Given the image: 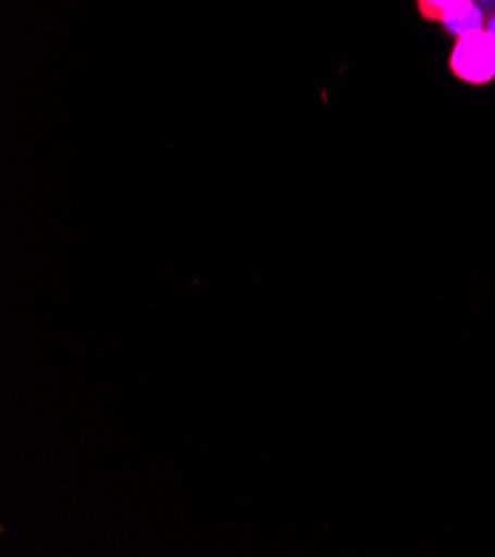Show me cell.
I'll return each instance as SVG.
<instances>
[{
	"label": "cell",
	"mask_w": 495,
	"mask_h": 557,
	"mask_svg": "<svg viewBox=\"0 0 495 557\" xmlns=\"http://www.w3.org/2000/svg\"><path fill=\"white\" fill-rule=\"evenodd\" d=\"M443 29L447 36L451 38H462L467 34H473V32H480L484 29V14H482V8L475 5V0H471L469 5H465L462 10H458L456 14H451L445 23H443Z\"/></svg>",
	"instance_id": "7a4b0ae2"
},
{
	"label": "cell",
	"mask_w": 495,
	"mask_h": 557,
	"mask_svg": "<svg viewBox=\"0 0 495 557\" xmlns=\"http://www.w3.org/2000/svg\"><path fill=\"white\" fill-rule=\"evenodd\" d=\"M469 3L471 0H416V8L426 23L443 25L451 14H456Z\"/></svg>",
	"instance_id": "3957f363"
},
{
	"label": "cell",
	"mask_w": 495,
	"mask_h": 557,
	"mask_svg": "<svg viewBox=\"0 0 495 557\" xmlns=\"http://www.w3.org/2000/svg\"><path fill=\"white\" fill-rule=\"evenodd\" d=\"M449 70L460 83L491 85L495 81V38L486 29L458 38L449 55Z\"/></svg>",
	"instance_id": "6da1fadb"
},
{
	"label": "cell",
	"mask_w": 495,
	"mask_h": 557,
	"mask_svg": "<svg viewBox=\"0 0 495 557\" xmlns=\"http://www.w3.org/2000/svg\"><path fill=\"white\" fill-rule=\"evenodd\" d=\"M486 32L495 38V12L488 16V21H486Z\"/></svg>",
	"instance_id": "277c9868"
}]
</instances>
